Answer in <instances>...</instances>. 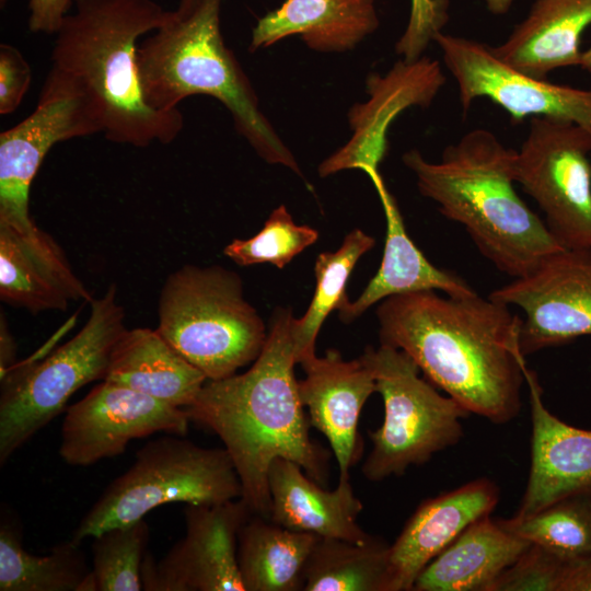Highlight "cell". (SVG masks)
Segmentation results:
<instances>
[{"label":"cell","mask_w":591,"mask_h":591,"mask_svg":"<svg viewBox=\"0 0 591 591\" xmlns=\"http://www.w3.org/2000/svg\"><path fill=\"white\" fill-rule=\"evenodd\" d=\"M376 316L380 343L405 351L470 414L494 424L519 415L522 320L508 305L477 293L441 297L425 290L382 300Z\"/></svg>","instance_id":"cell-1"},{"label":"cell","mask_w":591,"mask_h":591,"mask_svg":"<svg viewBox=\"0 0 591 591\" xmlns=\"http://www.w3.org/2000/svg\"><path fill=\"white\" fill-rule=\"evenodd\" d=\"M292 314L279 310L262 352L242 374L207 380L185 407L190 422L216 433L224 444L242 486V499L255 514L269 518L271 463L287 459L324 484L328 453L309 433L301 403L291 334Z\"/></svg>","instance_id":"cell-2"},{"label":"cell","mask_w":591,"mask_h":591,"mask_svg":"<svg viewBox=\"0 0 591 591\" xmlns=\"http://www.w3.org/2000/svg\"><path fill=\"white\" fill-rule=\"evenodd\" d=\"M56 32L51 67L76 80L94 105L105 138L144 148L167 144L182 131L179 109L162 112L143 95L139 38L174 18L154 0H73Z\"/></svg>","instance_id":"cell-3"},{"label":"cell","mask_w":591,"mask_h":591,"mask_svg":"<svg viewBox=\"0 0 591 591\" xmlns=\"http://www.w3.org/2000/svg\"><path fill=\"white\" fill-rule=\"evenodd\" d=\"M517 150L490 130L475 128L449 144L439 162L418 150L404 153L420 194L462 224L478 251L513 279L529 275L565 250L517 194Z\"/></svg>","instance_id":"cell-4"},{"label":"cell","mask_w":591,"mask_h":591,"mask_svg":"<svg viewBox=\"0 0 591 591\" xmlns=\"http://www.w3.org/2000/svg\"><path fill=\"white\" fill-rule=\"evenodd\" d=\"M222 0H199L140 42L138 70L147 103L171 112L186 97L209 95L230 112L234 127L256 153L303 176L292 152L259 107L256 93L225 46L220 30Z\"/></svg>","instance_id":"cell-5"},{"label":"cell","mask_w":591,"mask_h":591,"mask_svg":"<svg viewBox=\"0 0 591 591\" xmlns=\"http://www.w3.org/2000/svg\"><path fill=\"white\" fill-rule=\"evenodd\" d=\"M157 331L208 380H221L256 360L265 324L245 300L241 277L221 266L185 265L164 281Z\"/></svg>","instance_id":"cell-6"},{"label":"cell","mask_w":591,"mask_h":591,"mask_svg":"<svg viewBox=\"0 0 591 591\" xmlns=\"http://www.w3.org/2000/svg\"><path fill=\"white\" fill-rule=\"evenodd\" d=\"M84 326L45 359L16 363L1 379L0 464L48 425L82 386L103 381L126 329L117 287L90 302Z\"/></svg>","instance_id":"cell-7"},{"label":"cell","mask_w":591,"mask_h":591,"mask_svg":"<svg viewBox=\"0 0 591 591\" xmlns=\"http://www.w3.org/2000/svg\"><path fill=\"white\" fill-rule=\"evenodd\" d=\"M179 437L149 441L82 518L71 540L136 522L162 505H215L242 498V486L224 448H204Z\"/></svg>","instance_id":"cell-8"},{"label":"cell","mask_w":591,"mask_h":591,"mask_svg":"<svg viewBox=\"0 0 591 591\" xmlns=\"http://www.w3.org/2000/svg\"><path fill=\"white\" fill-rule=\"evenodd\" d=\"M361 358L370 367L384 404L381 427L369 432L372 449L362 465L367 479L401 476L460 442L462 419L470 413L421 378L410 356L381 344L376 349L367 348Z\"/></svg>","instance_id":"cell-9"},{"label":"cell","mask_w":591,"mask_h":591,"mask_svg":"<svg viewBox=\"0 0 591 591\" xmlns=\"http://www.w3.org/2000/svg\"><path fill=\"white\" fill-rule=\"evenodd\" d=\"M514 172L559 245L591 251V135L571 121L531 117Z\"/></svg>","instance_id":"cell-10"},{"label":"cell","mask_w":591,"mask_h":591,"mask_svg":"<svg viewBox=\"0 0 591 591\" xmlns=\"http://www.w3.org/2000/svg\"><path fill=\"white\" fill-rule=\"evenodd\" d=\"M102 132L97 112L80 84L51 67L34 111L0 134V223L27 231L30 192L45 157L58 142Z\"/></svg>","instance_id":"cell-11"},{"label":"cell","mask_w":591,"mask_h":591,"mask_svg":"<svg viewBox=\"0 0 591 591\" xmlns=\"http://www.w3.org/2000/svg\"><path fill=\"white\" fill-rule=\"evenodd\" d=\"M436 42L455 79L463 112L478 97L503 108L514 121L530 116L571 121L591 135V89L548 82L502 62L485 43L438 33Z\"/></svg>","instance_id":"cell-12"},{"label":"cell","mask_w":591,"mask_h":591,"mask_svg":"<svg viewBox=\"0 0 591 591\" xmlns=\"http://www.w3.org/2000/svg\"><path fill=\"white\" fill-rule=\"evenodd\" d=\"M185 535L160 560L146 553V591H245L237 564L239 533L253 514L242 498L187 505Z\"/></svg>","instance_id":"cell-13"},{"label":"cell","mask_w":591,"mask_h":591,"mask_svg":"<svg viewBox=\"0 0 591 591\" xmlns=\"http://www.w3.org/2000/svg\"><path fill=\"white\" fill-rule=\"evenodd\" d=\"M488 297L524 312L519 332L524 356L590 336L591 251L561 250Z\"/></svg>","instance_id":"cell-14"},{"label":"cell","mask_w":591,"mask_h":591,"mask_svg":"<svg viewBox=\"0 0 591 591\" xmlns=\"http://www.w3.org/2000/svg\"><path fill=\"white\" fill-rule=\"evenodd\" d=\"M66 412L59 455L72 466L120 455L131 440L157 432L185 436L190 422L184 408L107 381Z\"/></svg>","instance_id":"cell-15"},{"label":"cell","mask_w":591,"mask_h":591,"mask_svg":"<svg viewBox=\"0 0 591 591\" xmlns=\"http://www.w3.org/2000/svg\"><path fill=\"white\" fill-rule=\"evenodd\" d=\"M444 83L440 63L424 56L401 59L384 76H369V100L355 104L348 114L352 136L320 164V176L350 169L376 171L387 151L386 135L393 120L409 107L429 106Z\"/></svg>","instance_id":"cell-16"},{"label":"cell","mask_w":591,"mask_h":591,"mask_svg":"<svg viewBox=\"0 0 591 591\" xmlns=\"http://www.w3.org/2000/svg\"><path fill=\"white\" fill-rule=\"evenodd\" d=\"M531 406V465L518 511L523 519L568 497L591 495V430L564 422L543 403L535 372L522 364Z\"/></svg>","instance_id":"cell-17"},{"label":"cell","mask_w":591,"mask_h":591,"mask_svg":"<svg viewBox=\"0 0 591 591\" xmlns=\"http://www.w3.org/2000/svg\"><path fill=\"white\" fill-rule=\"evenodd\" d=\"M299 364L305 373L298 381L299 395L310 424L327 439L339 480L349 479L350 468L361 456L359 416L376 392L374 375L361 357L347 361L332 349L324 357L309 356Z\"/></svg>","instance_id":"cell-18"},{"label":"cell","mask_w":591,"mask_h":591,"mask_svg":"<svg viewBox=\"0 0 591 591\" xmlns=\"http://www.w3.org/2000/svg\"><path fill=\"white\" fill-rule=\"evenodd\" d=\"M0 299L37 314L93 297L49 233L36 224L19 231L0 223Z\"/></svg>","instance_id":"cell-19"},{"label":"cell","mask_w":591,"mask_h":591,"mask_svg":"<svg viewBox=\"0 0 591 591\" xmlns=\"http://www.w3.org/2000/svg\"><path fill=\"white\" fill-rule=\"evenodd\" d=\"M499 498L496 483L477 478L422 501L390 545V591H412L421 570Z\"/></svg>","instance_id":"cell-20"},{"label":"cell","mask_w":591,"mask_h":591,"mask_svg":"<svg viewBox=\"0 0 591 591\" xmlns=\"http://www.w3.org/2000/svg\"><path fill=\"white\" fill-rule=\"evenodd\" d=\"M268 484L269 519L274 522L320 537L356 543L372 538L358 524L363 506L356 497L350 479L338 480L334 490H326L299 464L278 457L269 467Z\"/></svg>","instance_id":"cell-21"},{"label":"cell","mask_w":591,"mask_h":591,"mask_svg":"<svg viewBox=\"0 0 591 591\" xmlns=\"http://www.w3.org/2000/svg\"><path fill=\"white\" fill-rule=\"evenodd\" d=\"M372 181L386 219V237L381 265L354 302L339 308V317L349 323L371 305L389 297L408 292L439 290L450 297H468L476 291L460 276L433 266L408 236L394 197L379 171L366 173Z\"/></svg>","instance_id":"cell-22"},{"label":"cell","mask_w":591,"mask_h":591,"mask_svg":"<svg viewBox=\"0 0 591 591\" xmlns=\"http://www.w3.org/2000/svg\"><path fill=\"white\" fill-rule=\"evenodd\" d=\"M591 24V0H534L494 54L524 74L546 79L556 69L580 67V42Z\"/></svg>","instance_id":"cell-23"},{"label":"cell","mask_w":591,"mask_h":591,"mask_svg":"<svg viewBox=\"0 0 591 591\" xmlns=\"http://www.w3.org/2000/svg\"><path fill=\"white\" fill-rule=\"evenodd\" d=\"M379 26L374 0H285L258 19L250 50L299 35L316 51H346Z\"/></svg>","instance_id":"cell-24"},{"label":"cell","mask_w":591,"mask_h":591,"mask_svg":"<svg viewBox=\"0 0 591 591\" xmlns=\"http://www.w3.org/2000/svg\"><path fill=\"white\" fill-rule=\"evenodd\" d=\"M208 379L157 329H125L113 348L106 375L112 382L167 405L189 406Z\"/></svg>","instance_id":"cell-25"},{"label":"cell","mask_w":591,"mask_h":591,"mask_svg":"<svg viewBox=\"0 0 591 591\" xmlns=\"http://www.w3.org/2000/svg\"><path fill=\"white\" fill-rule=\"evenodd\" d=\"M531 545L486 515L467 526L418 575L412 591H489Z\"/></svg>","instance_id":"cell-26"},{"label":"cell","mask_w":591,"mask_h":591,"mask_svg":"<svg viewBox=\"0 0 591 591\" xmlns=\"http://www.w3.org/2000/svg\"><path fill=\"white\" fill-rule=\"evenodd\" d=\"M317 535L287 529L253 513L237 541V564L245 591H300Z\"/></svg>","instance_id":"cell-27"},{"label":"cell","mask_w":591,"mask_h":591,"mask_svg":"<svg viewBox=\"0 0 591 591\" xmlns=\"http://www.w3.org/2000/svg\"><path fill=\"white\" fill-rule=\"evenodd\" d=\"M390 545L317 537L304 570L303 591H390Z\"/></svg>","instance_id":"cell-28"},{"label":"cell","mask_w":591,"mask_h":591,"mask_svg":"<svg viewBox=\"0 0 591 591\" xmlns=\"http://www.w3.org/2000/svg\"><path fill=\"white\" fill-rule=\"evenodd\" d=\"M90 571L80 544L71 538L36 556L24 549L20 529L2 519L0 591H78Z\"/></svg>","instance_id":"cell-29"},{"label":"cell","mask_w":591,"mask_h":591,"mask_svg":"<svg viewBox=\"0 0 591 591\" xmlns=\"http://www.w3.org/2000/svg\"><path fill=\"white\" fill-rule=\"evenodd\" d=\"M375 240L359 229L349 232L335 252L321 253L314 266L316 287L305 314L292 318L291 334L298 363L315 355V340L333 310L347 301L346 287L359 258L371 250Z\"/></svg>","instance_id":"cell-30"},{"label":"cell","mask_w":591,"mask_h":591,"mask_svg":"<svg viewBox=\"0 0 591 591\" xmlns=\"http://www.w3.org/2000/svg\"><path fill=\"white\" fill-rule=\"evenodd\" d=\"M499 522L566 563L591 557V495L568 497L530 517Z\"/></svg>","instance_id":"cell-31"},{"label":"cell","mask_w":591,"mask_h":591,"mask_svg":"<svg viewBox=\"0 0 591 591\" xmlns=\"http://www.w3.org/2000/svg\"><path fill=\"white\" fill-rule=\"evenodd\" d=\"M150 536L140 519L93 536V569L97 591H140L141 565Z\"/></svg>","instance_id":"cell-32"},{"label":"cell","mask_w":591,"mask_h":591,"mask_svg":"<svg viewBox=\"0 0 591 591\" xmlns=\"http://www.w3.org/2000/svg\"><path fill=\"white\" fill-rule=\"evenodd\" d=\"M317 237L315 229L297 224L281 205L271 211L258 233L246 240L234 239L223 254L240 266L269 263L281 269Z\"/></svg>","instance_id":"cell-33"},{"label":"cell","mask_w":591,"mask_h":591,"mask_svg":"<svg viewBox=\"0 0 591 591\" xmlns=\"http://www.w3.org/2000/svg\"><path fill=\"white\" fill-rule=\"evenodd\" d=\"M565 564L545 548L531 544L489 591H559Z\"/></svg>","instance_id":"cell-34"},{"label":"cell","mask_w":591,"mask_h":591,"mask_svg":"<svg viewBox=\"0 0 591 591\" xmlns=\"http://www.w3.org/2000/svg\"><path fill=\"white\" fill-rule=\"evenodd\" d=\"M448 8L449 0H410L408 23L395 45L396 54L407 61L420 58L447 24Z\"/></svg>","instance_id":"cell-35"},{"label":"cell","mask_w":591,"mask_h":591,"mask_svg":"<svg viewBox=\"0 0 591 591\" xmlns=\"http://www.w3.org/2000/svg\"><path fill=\"white\" fill-rule=\"evenodd\" d=\"M32 81V69L22 53L9 44L0 45V114L13 113Z\"/></svg>","instance_id":"cell-36"},{"label":"cell","mask_w":591,"mask_h":591,"mask_svg":"<svg viewBox=\"0 0 591 591\" xmlns=\"http://www.w3.org/2000/svg\"><path fill=\"white\" fill-rule=\"evenodd\" d=\"M73 0H30L28 28L33 33L56 34L69 14Z\"/></svg>","instance_id":"cell-37"},{"label":"cell","mask_w":591,"mask_h":591,"mask_svg":"<svg viewBox=\"0 0 591 591\" xmlns=\"http://www.w3.org/2000/svg\"><path fill=\"white\" fill-rule=\"evenodd\" d=\"M559 591H591V557L565 564Z\"/></svg>","instance_id":"cell-38"},{"label":"cell","mask_w":591,"mask_h":591,"mask_svg":"<svg viewBox=\"0 0 591 591\" xmlns=\"http://www.w3.org/2000/svg\"><path fill=\"white\" fill-rule=\"evenodd\" d=\"M16 364V344L7 323L4 314H0V376Z\"/></svg>","instance_id":"cell-39"},{"label":"cell","mask_w":591,"mask_h":591,"mask_svg":"<svg viewBox=\"0 0 591 591\" xmlns=\"http://www.w3.org/2000/svg\"><path fill=\"white\" fill-rule=\"evenodd\" d=\"M488 11L495 15H503L509 12L513 0H485Z\"/></svg>","instance_id":"cell-40"},{"label":"cell","mask_w":591,"mask_h":591,"mask_svg":"<svg viewBox=\"0 0 591 591\" xmlns=\"http://www.w3.org/2000/svg\"><path fill=\"white\" fill-rule=\"evenodd\" d=\"M198 1L199 0H179L177 9L174 11L178 16H184L193 10Z\"/></svg>","instance_id":"cell-41"},{"label":"cell","mask_w":591,"mask_h":591,"mask_svg":"<svg viewBox=\"0 0 591 591\" xmlns=\"http://www.w3.org/2000/svg\"><path fill=\"white\" fill-rule=\"evenodd\" d=\"M580 67L591 73V46L582 51Z\"/></svg>","instance_id":"cell-42"},{"label":"cell","mask_w":591,"mask_h":591,"mask_svg":"<svg viewBox=\"0 0 591 591\" xmlns=\"http://www.w3.org/2000/svg\"><path fill=\"white\" fill-rule=\"evenodd\" d=\"M7 2H8V0H0V5H1V8H2L3 5H5Z\"/></svg>","instance_id":"cell-43"}]
</instances>
